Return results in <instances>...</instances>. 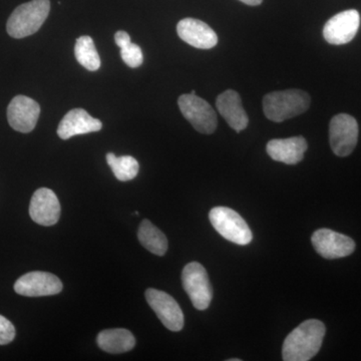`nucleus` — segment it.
Returning <instances> with one entry per match:
<instances>
[{"label": "nucleus", "mask_w": 361, "mask_h": 361, "mask_svg": "<svg viewBox=\"0 0 361 361\" xmlns=\"http://www.w3.org/2000/svg\"><path fill=\"white\" fill-rule=\"evenodd\" d=\"M102 128L101 121L92 118L84 109H73L59 123L58 135L61 139L68 140L75 135L99 132Z\"/></svg>", "instance_id": "15"}, {"label": "nucleus", "mask_w": 361, "mask_h": 361, "mask_svg": "<svg viewBox=\"0 0 361 361\" xmlns=\"http://www.w3.org/2000/svg\"><path fill=\"white\" fill-rule=\"evenodd\" d=\"M325 325L320 320L310 319L301 323L288 334L282 348L284 361L312 360L322 348Z\"/></svg>", "instance_id": "1"}, {"label": "nucleus", "mask_w": 361, "mask_h": 361, "mask_svg": "<svg viewBox=\"0 0 361 361\" xmlns=\"http://www.w3.org/2000/svg\"><path fill=\"white\" fill-rule=\"evenodd\" d=\"M311 99L301 90L273 92L263 99V111L270 121L281 123L305 113L310 109Z\"/></svg>", "instance_id": "2"}, {"label": "nucleus", "mask_w": 361, "mask_h": 361, "mask_svg": "<svg viewBox=\"0 0 361 361\" xmlns=\"http://www.w3.org/2000/svg\"><path fill=\"white\" fill-rule=\"evenodd\" d=\"M14 337H16V329L13 323L0 315V345L11 343L13 341Z\"/></svg>", "instance_id": "23"}, {"label": "nucleus", "mask_w": 361, "mask_h": 361, "mask_svg": "<svg viewBox=\"0 0 361 361\" xmlns=\"http://www.w3.org/2000/svg\"><path fill=\"white\" fill-rule=\"evenodd\" d=\"M121 56L126 65L132 68H139L144 61L141 47L137 44H132V42L121 47Z\"/></svg>", "instance_id": "22"}, {"label": "nucleus", "mask_w": 361, "mask_h": 361, "mask_svg": "<svg viewBox=\"0 0 361 361\" xmlns=\"http://www.w3.org/2000/svg\"><path fill=\"white\" fill-rule=\"evenodd\" d=\"M360 25V16L355 9L342 11L327 21L323 37L330 44H345L355 39Z\"/></svg>", "instance_id": "11"}, {"label": "nucleus", "mask_w": 361, "mask_h": 361, "mask_svg": "<svg viewBox=\"0 0 361 361\" xmlns=\"http://www.w3.org/2000/svg\"><path fill=\"white\" fill-rule=\"evenodd\" d=\"M97 342L99 348L113 355L128 353L135 345L132 332L123 329L104 330L97 336Z\"/></svg>", "instance_id": "18"}, {"label": "nucleus", "mask_w": 361, "mask_h": 361, "mask_svg": "<svg viewBox=\"0 0 361 361\" xmlns=\"http://www.w3.org/2000/svg\"><path fill=\"white\" fill-rule=\"evenodd\" d=\"M228 361H241L240 358H231V360H228Z\"/></svg>", "instance_id": "26"}, {"label": "nucleus", "mask_w": 361, "mask_h": 361, "mask_svg": "<svg viewBox=\"0 0 361 361\" xmlns=\"http://www.w3.org/2000/svg\"><path fill=\"white\" fill-rule=\"evenodd\" d=\"M358 140V125L353 116L339 114L329 125V142L332 151L338 157H348L355 149Z\"/></svg>", "instance_id": "7"}, {"label": "nucleus", "mask_w": 361, "mask_h": 361, "mask_svg": "<svg viewBox=\"0 0 361 361\" xmlns=\"http://www.w3.org/2000/svg\"><path fill=\"white\" fill-rule=\"evenodd\" d=\"M115 42L116 45L121 49V47H125L126 44H130V35H128V32H123V30L116 32L115 35Z\"/></svg>", "instance_id": "24"}, {"label": "nucleus", "mask_w": 361, "mask_h": 361, "mask_svg": "<svg viewBox=\"0 0 361 361\" xmlns=\"http://www.w3.org/2000/svg\"><path fill=\"white\" fill-rule=\"evenodd\" d=\"M216 106L220 115L225 118L228 125L237 133L245 130L249 118L242 106L241 97L238 92L228 90L217 97Z\"/></svg>", "instance_id": "17"}, {"label": "nucleus", "mask_w": 361, "mask_h": 361, "mask_svg": "<svg viewBox=\"0 0 361 361\" xmlns=\"http://www.w3.org/2000/svg\"><path fill=\"white\" fill-rule=\"evenodd\" d=\"M307 147V142L303 137H292L271 140L266 147V151L272 160L281 161L286 165H296L303 160Z\"/></svg>", "instance_id": "16"}, {"label": "nucleus", "mask_w": 361, "mask_h": 361, "mask_svg": "<svg viewBox=\"0 0 361 361\" xmlns=\"http://www.w3.org/2000/svg\"><path fill=\"white\" fill-rule=\"evenodd\" d=\"M106 161L116 179L122 182L135 179L139 173V163L134 157H116L115 154L109 153L106 154Z\"/></svg>", "instance_id": "21"}, {"label": "nucleus", "mask_w": 361, "mask_h": 361, "mask_svg": "<svg viewBox=\"0 0 361 361\" xmlns=\"http://www.w3.org/2000/svg\"><path fill=\"white\" fill-rule=\"evenodd\" d=\"M316 252L325 259H338L351 255L355 243L350 237L330 229H319L311 237Z\"/></svg>", "instance_id": "8"}, {"label": "nucleus", "mask_w": 361, "mask_h": 361, "mask_svg": "<svg viewBox=\"0 0 361 361\" xmlns=\"http://www.w3.org/2000/svg\"><path fill=\"white\" fill-rule=\"evenodd\" d=\"M51 11L49 0H32L16 7L7 20L6 30L13 39H23L39 32Z\"/></svg>", "instance_id": "3"}, {"label": "nucleus", "mask_w": 361, "mask_h": 361, "mask_svg": "<svg viewBox=\"0 0 361 361\" xmlns=\"http://www.w3.org/2000/svg\"><path fill=\"white\" fill-rule=\"evenodd\" d=\"M14 290L27 297L51 296L63 290V283L56 275L44 271H32L18 278Z\"/></svg>", "instance_id": "10"}, {"label": "nucleus", "mask_w": 361, "mask_h": 361, "mask_svg": "<svg viewBox=\"0 0 361 361\" xmlns=\"http://www.w3.org/2000/svg\"><path fill=\"white\" fill-rule=\"evenodd\" d=\"M209 219L214 229L232 243L248 245L253 239V234L246 221L232 209L216 207L209 213Z\"/></svg>", "instance_id": "4"}, {"label": "nucleus", "mask_w": 361, "mask_h": 361, "mask_svg": "<svg viewBox=\"0 0 361 361\" xmlns=\"http://www.w3.org/2000/svg\"><path fill=\"white\" fill-rule=\"evenodd\" d=\"M137 238L142 246L158 256H164L168 250L166 235L149 220H144L140 225Z\"/></svg>", "instance_id": "19"}, {"label": "nucleus", "mask_w": 361, "mask_h": 361, "mask_svg": "<svg viewBox=\"0 0 361 361\" xmlns=\"http://www.w3.org/2000/svg\"><path fill=\"white\" fill-rule=\"evenodd\" d=\"M243 4H248V6H256L262 4L263 0H240Z\"/></svg>", "instance_id": "25"}, {"label": "nucleus", "mask_w": 361, "mask_h": 361, "mask_svg": "<svg viewBox=\"0 0 361 361\" xmlns=\"http://www.w3.org/2000/svg\"><path fill=\"white\" fill-rule=\"evenodd\" d=\"M191 94H196V92H195V90H192Z\"/></svg>", "instance_id": "27"}, {"label": "nucleus", "mask_w": 361, "mask_h": 361, "mask_svg": "<svg viewBox=\"0 0 361 361\" xmlns=\"http://www.w3.org/2000/svg\"><path fill=\"white\" fill-rule=\"evenodd\" d=\"M75 56L78 63L87 71H96L101 68V58L94 40L89 35L78 37L75 47Z\"/></svg>", "instance_id": "20"}, {"label": "nucleus", "mask_w": 361, "mask_h": 361, "mask_svg": "<svg viewBox=\"0 0 361 361\" xmlns=\"http://www.w3.org/2000/svg\"><path fill=\"white\" fill-rule=\"evenodd\" d=\"M180 39L188 44L200 49H213L218 44V37L205 23L195 18H184L178 23Z\"/></svg>", "instance_id": "14"}, {"label": "nucleus", "mask_w": 361, "mask_h": 361, "mask_svg": "<svg viewBox=\"0 0 361 361\" xmlns=\"http://www.w3.org/2000/svg\"><path fill=\"white\" fill-rule=\"evenodd\" d=\"M30 216L42 226L56 224L61 217V204L54 192L47 188L37 190L30 201Z\"/></svg>", "instance_id": "13"}, {"label": "nucleus", "mask_w": 361, "mask_h": 361, "mask_svg": "<svg viewBox=\"0 0 361 361\" xmlns=\"http://www.w3.org/2000/svg\"><path fill=\"white\" fill-rule=\"evenodd\" d=\"M146 299L166 329L175 332L183 329L184 314L172 296L166 292L149 288L146 291Z\"/></svg>", "instance_id": "9"}, {"label": "nucleus", "mask_w": 361, "mask_h": 361, "mask_svg": "<svg viewBox=\"0 0 361 361\" xmlns=\"http://www.w3.org/2000/svg\"><path fill=\"white\" fill-rule=\"evenodd\" d=\"M40 114L39 104L25 96H16L7 108V120L16 132L27 133L35 130Z\"/></svg>", "instance_id": "12"}, {"label": "nucleus", "mask_w": 361, "mask_h": 361, "mask_svg": "<svg viewBox=\"0 0 361 361\" xmlns=\"http://www.w3.org/2000/svg\"><path fill=\"white\" fill-rule=\"evenodd\" d=\"M178 104L184 118L201 134L211 135L217 129V115L205 99L196 94H183Z\"/></svg>", "instance_id": "6"}, {"label": "nucleus", "mask_w": 361, "mask_h": 361, "mask_svg": "<svg viewBox=\"0 0 361 361\" xmlns=\"http://www.w3.org/2000/svg\"><path fill=\"white\" fill-rule=\"evenodd\" d=\"M182 283L196 310H206L210 306L213 289L203 265L191 262L185 266L182 272Z\"/></svg>", "instance_id": "5"}]
</instances>
